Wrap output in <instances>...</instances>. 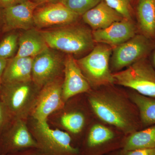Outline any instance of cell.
Masks as SVG:
<instances>
[{
  "mask_svg": "<svg viewBox=\"0 0 155 155\" xmlns=\"http://www.w3.org/2000/svg\"><path fill=\"white\" fill-rule=\"evenodd\" d=\"M18 50L15 57L35 58L48 48L40 30L33 28L25 30L19 37Z\"/></svg>",
  "mask_w": 155,
  "mask_h": 155,
  "instance_id": "2e32d148",
  "label": "cell"
},
{
  "mask_svg": "<svg viewBox=\"0 0 155 155\" xmlns=\"http://www.w3.org/2000/svg\"><path fill=\"white\" fill-rule=\"evenodd\" d=\"M79 16L61 2L47 4L35 11V26L41 29L65 26L76 22Z\"/></svg>",
  "mask_w": 155,
  "mask_h": 155,
  "instance_id": "8fae6325",
  "label": "cell"
},
{
  "mask_svg": "<svg viewBox=\"0 0 155 155\" xmlns=\"http://www.w3.org/2000/svg\"><path fill=\"white\" fill-rule=\"evenodd\" d=\"M151 64L155 70V48L151 52Z\"/></svg>",
  "mask_w": 155,
  "mask_h": 155,
  "instance_id": "4dcf8cb0",
  "label": "cell"
},
{
  "mask_svg": "<svg viewBox=\"0 0 155 155\" xmlns=\"http://www.w3.org/2000/svg\"><path fill=\"white\" fill-rule=\"evenodd\" d=\"M82 16L83 21L94 30L107 28L114 22L125 19L103 0Z\"/></svg>",
  "mask_w": 155,
  "mask_h": 155,
  "instance_id": "9a60e30c",
  "label": "cell"
},
{
  "mask_svg": "<svg viewBox=\"0 0 155 155\" xmlns=\"http://www.w3.org/2000/svg\"><path fill=\"white\" fill-rule=\"evenodd\" d=\"M0 155H2V154H0Z\"/></svg>",
  "mask_w": 155,
  "mask_h": 155,
  "instance_id": "836d02e7",
  "label": "cell"
},
{
  "mask_svg": "<svg viewBox=\"0 0 155 155\" xmlns=\"http://www.w3.org/2000/svg\"><path fill=\"white\" fill-rule=\"evenodd\" d=\"M88 101L100 119L124 133L131 134L142 127L138 110L131 111L126 101L116 94L96 92L90 95Z\"/></svg>",
  "mask_w": 155,
  "mask_h": 155,
  "instance_id": "6da1fadb",
  "label": "cell"
},
{
  "mask_svg": "<svg viewBox=\"0 0 155 155\" xmlns=\"http://www.w3.org/2000/svg\"><path fill=\"white\" fill-rule=\"evenodd\" d=\"M135 25L131 20L124 19L104 29L93 31L96 42L115 47L127 41L136 35Z\"/></svg>",
  "mask_w": 155,
  "mask_h": 155,
  "instance_id": "5bb4252c",
  "label": "cell"
},
{
  "mask_svg": "<svg viewBox=\"0 0 155 155\" xmlns=\"http://www.w3.org/2000/svg\"></svg>",
  "mask_w": 155,
  "mask_h": 155,
  "instance_id": "e575fe53",
  "label": "cell"
},
{
  "mask_svg": "<svg viewBox=\"0 0 155 155\" xmlns=\"http://www.w3.org/2000/svg\"><path fill=\"white\" fill-rule=\"evenodd\" d=\"M61 0H35V2L39 5L43 4H48L51 3L59 2Z\"/></svg>",
  "mask_w": 155,
  "mask_h": 155,
  "instance_id": "f546056e",
  "label": "cell"
},
{
  "mask_svg": "<svg viewBox=\"0 0 155 155\" xmlns=\"http://www.w3.org/2000/svg\"><path fill=\"white\" fill-rule=\"evenodd\" d=\"M64 58L57 50L48 48L33 58L31 79L39 87L59 78L64 72Z\"/></svg>",
  "mask_w": 155,
  "mask_h": 155,
  "instance_id": "ba28073f",
  "label": "cell"
},
{
  "mask_svg": "<svg viewBox=\"0 0 155 155\" xmlns=\"http://www.w3.org/2000/svg\"><path fill=\"white\" fill-rule=\"evenodd\" d=\"M18 155H41L39 153L36 152L35 151H31L28 152H25L21 154H19Z\"/></svg>",
  "mask_w": 155,
  "mask_h": 155,
  "instance_id": "1f68e13d",
  "label": "cell"
},
{
  "mask_svg": "<svg viewBox=\"0 0 155 155\" xmlns=\"http://www.w3.org/2000/svg\"><path fill=\"white\" fill-rule=\"evenodd\" d=\"M27 120L14 119L0 134V150L2 154L26 148L37 149L36 142L27 126Z\"/></svg>",
  "mask_w": 155,
  "mask_h": 155,
  "instance_id": "30bf717a",
  "label": "cell"
},
{
  "mask_svg": "<svg viewBox=\"0 0 155 155\" xmlns=\"http://www.w3.org/2000/svg\"><path fill=\"white\" fill-rule=\"evenodd\" d=\"M112 52L110 46L100 44L87 55L78 60V64L89 84L97 86L115 83L109 67Z\"/></svg>",
  "mask_w": 155,
  "mask_h": 155,
  "instance_id": "5b68a950",
  "label": "cell"
},
{
  "mask_svg": "<svg viewBox=\"0 0 155 155\" xmlns=\"http://www.w3.org/2000/svg\"><path fill=\"white\" fill-rule=\"evenodd\" d=\"M13 120L0 98V134L10 125Z\"/></svg>",
  "mask_w": 155,
  "mask_h": 155,
  "instance_id": "484cf974",
  "label": "cell"
},
{
  "mask_svg": "<svg viewBox=\"0 0 155 155\" xmlns=\"http://www.w3.org/2000/svg\"><path fill=\"white\" fill-rule=\"evenodd\" d=\"M64 73L62 94L64 102L76 95L90 91V84L72 55L65 58Z\"/></svg>",
  "mask_w": 155,
  "mask_h": 155,
  "instance_id": "4fadbf2b",
  "label": "cell"
},
{
  "mask_svg": "<svg viewBox=\"0 0 155 155\" xmlns=\"http://www.w3.org/2000/svg\"><path fill=\"white\" fill-rule=\"evenodd\" d=\"M30 130L38 149L45 155H77L79 153L78 149L71 144L69 134L51 128L48 121L39 122L33 119Z\"/></svg>",
  "mask_w": 155,
  "mask_h": 155,
  "instance_id": "277c9868",
  "label": "cell"
},
{
  "mask_svg": "<svg viewBox=\"0 0 155 155\" xmlns=\"http://www.w3.org/2000/svg\"><path fill=\"white\" fill-rule=\"evenodd\" d=\"M61 126L70 133L77 134L83 129L85 117L82 113L77 111L64 113L60 117Z\"/></svg>",
  "mask_w": 155,
  "mask_h": 155,
  "instance_id": "7402d4cb",
  "label": "cell"
},
{
  "mask_svg": "<svg viewBox=\"0 0 155 155\" xmlns=\"http://www.w3.org/2000/svg\"><path fill=\"white\" fill-rule=\"evenodd\" d=\"M102 0H61V2L79 16L82 15Z\"/></svg>",
  "mask_w": 155,
  "mask_h": 155,
  "instance_id": "603a6c76",
  "label": "cell"
},
{
  "mask_svg": "<svg viewBox=\"0 0 155 155\" xmlns=\"http://www.w3.org/2000/svg\"><path fill=\"white\" fill-rule=\"evenodd\" d=\"M155 148V125L130 134L125 140L123 150Z\"/></svg>",
  "mask_w": 155,
  "mask_h": 155,
  "instance_id": "ffe728a7",
  "label": "cell"
},
{
  "mask_svg": "<svg viewBox=\"0 0 155 155\" xmlns=\"http://www.w3.org/2000/svg\"><path fill=\"white\" fill-rule=\"evenodd\" d=\"M72 24L40 30L48 47L75 54L91 51L94 44L92 32L84 26Z\"/></svg>",
  "mask_w": 155,
  "mask_h": 155,
  "instance_id": "7a4b0ae2",
  "label": "cell"
},
{
  "mask_svg": "<svg viewBox=\"0 0 155 155\" xmlns=\"http://www.w3.org/2000/svg\"><path fill=\"white\" fill-rule=\"evenodd\" d=\"M9 59H4L0 58V79L2 80L3 73L5 71Z\"/></svg>",
  "mask_w": 155,
  "mask_h": 155,
  "instance_id": "f1b7e54d",
  "label": "cell"
},
{
  "mask_svg": "<svg viewBox=\"0 0 155 155\" xmlns=\"http://www.w3.org/2000/svg\"><path fill=\"white\" fill-rule=\"evenodd\" d=\"M130 97L138 111L142 127L146 128L155 125V98L136 92Z\"/></svg>",
  "mask_w": 155,
  "mask_h": 155,
  "instance_id": "d6986e66",
  "label": "cell"
},
{
  "mask_svg": "<svg viewBox=\"0 0 155 155\" xmlns=\"http://www.w3.org/2000/svg\"><path fill=\"white\" fill-rule=\"evenodd\" d=\"M137 13L141 34L154 39L155 0H139Z\"/></svg>",
  "mask_w": 155,
  "mask_h": 155,
  "instance_id": "ac0fdd59",
  "label": "cell"
},
{
  "mask_svg": "<svg viewBox=\"0 0 155 155\" xmlns=\"http://www.w3.org/2000/svg\"><path fill=\"white\" fill-rule=\"evenodd\" d=\"M1 84H2V80L0 79V86H1Z\"/></svg>",
  "mask_w": 155,
  "mask_h": 155,
  "instance_id": "d6a6232c",
  "label": "cell"
},
{
  "mask_svg": "<svg viewBox=\"0 0 155 155\" xmlns=\"http://www.w3.org/2000/svg\"><path fill=\"white\" fill-rule=\"evenodd\" d=\"M146 58L113 74L115 83L155 98V70Z\"/></svg>",
  "mask_w": 155,
  "mask_h": 155,
  "instance_id": "8992f818",
  "label": "cell"
},
{
  "mask_svg": "<svg viewBox=\"0 0 155 155\" xmlns=\"http://www.w3.org/2000/svg\"><path fill=\"white\" fill-rule=\"evenodd\" d=\"M38 6L35 2L28 0L0 10L3 30L9 31L20 29L25 31L34 28V14Z\"/></svg>",
  "mask_w": 155,
  "mask_h": 155,
  "instance_id": "7c38bea8",
  "label": "cell"
},
{
  "mask_svg": "<svg viewBox=\"0 0 155 155\" xmlns=\"http://www.w3.org/2000/svg\"><path fill=\"white\" fill-rule=\"evenodd\" d=\"M109 7L120 14L123 18L131 20L130 0H103Z\"/></svg>",
  "mask_w": 155,
  "mask_h": 155,
  "instance_id": "d4e9b609",
  "label": "cell"
},
{
  "mask_svg": "<svg viewBox=\"0 0 155 155\" xmlns=\"http://www.w3.org/2000/svg\"><path fill=\"white\" fill-rule=\"evenodd\" d=\"M28 0H0V10L24 2Z\"/></svg>",
  "mask_w": 155,
  "mask_h": 155,
  "instance_id": "83f0119b",
  "label": "cell"
},
{
  "mask_svg": "<svg viewBox=\"0 0 155 155\" xmlns=\"http://www.w3.org/2000/svg\"><path fill=\"white\" fill-rule=\"evenodd\" d=\"M41 89L32 80L2 83L0 98L13 119L27 120L35 106Z\"/></svg>",
  "mask_w": 155,
  "mask_h": 155,
  "instance_id": "3957f363",
  "label": "cell"
},
{
  "mask_svg": "<svg viewBox=\"0 0 155 155\" xmlns=\"http://www.w3.org/2000/svg\"><path fill=\"white\" fill-rule=\"evenodd\" d=\"M155 48L153 39L140 34L115 47L112 54L113 69L119 70L147 58Z\"/></svg>",
  "mask_w": 155,
  "mask_h": 155,
  "instance_id": "52a82bcc",
  "label": "cell"
},
{
  "mask_svg": "<svg viewBox=\"0 0 155 155\" xmlns=\"http://www.w3.org/2000/svg\"><path fill=\"white\" fill-rule=\"evenodd\" d=\"M19 35L17 33L8 35L0 42V58L10 59L17 50Z\"/></svg>",
  "mask_w": 155,
  "mask_h": 155,
  "instance_id": "cb8c5ba5",
  "label": "cell"
},
{
  "mask_svg": "<svg viewBox=\"0 0 155 155\" xmlns=\"http://www.w3.org/2000/svg\"><path fill=\"white\" fill-rule=\"evenodd\" d=\"M112 130L104 125L97 124L91 127L87 139V146L95 147L104 144L114 138Z\"/></svg>",
  "mask_w": 155,
  "mask_h": 155,
  "instance_id": "44dd1931",
  "label": "cell"
},
{
  "mask_svg": "<svg viewBox=\"0 0 155 155\" xmlns=\"http://www.w3.org/2000/svg\"><path fill=\"white\" fill-rule=\"evenodd\" d=\"M122 155H155V148L123 150Z\"/></svg>",
  "mask_w": 155,
  "mask_h": 155,
  "instance_id": "4316f807",
  "label": "cell"
},
{
  "mask_svg": "<svg viewBox=\"0 0 155 155\" xmlns=\"http://www.w3.org/2000/svg\"><path fill=\"white\" fill-rule=\"evenodd\" d=\"M63 78H59L41 89L31 117L39 122L48 121V117L64 107Z\"/></svg>",
  "mask_w": 155,
  "mask_h": 155,
  "instance_id": "9c48e42d",
  "label": "cell"
},
{
  "mask_svg": "<svg viewBox=\"0 0 155 155\" xmlns=\"http://www.w3.org/2000/svg\"><path fill=\"white\" fill-rule=\"evenodd\" d=\"M34 58H17L9 59L2 77V83L30 81Z\"/></svg>",
  "mask_w": 155,
  "mask_h": 155,
  "instance_id": "e0dca14e",
  "label": "cell"
}]
</instances>
